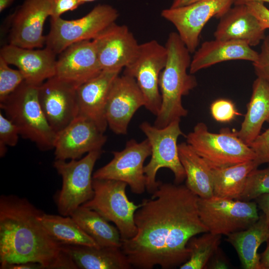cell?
I'll return each mask as SVG.
<instances>
[{
    "label": "cell",
    "instance_id": "cell-1",
    "mask_svg": "<svg viewBox=\"0 0 269 269\" xmlns=\"http://www.w3.org/2000/svg\"><path fill=\"white\" fill-rule=\"evenodd\" d=\"M199 197L185 185L160 183L134 214L137 233L122 240L121 249L133 268L180 267L189 258V240L208 230L198 212Z\"/></svg>",
    "mask_w": 269,
    "mask_h": 269
},
{
    "label": "cell",
    "instance_id": "cell-2",
    "mask_svg": "<svg viewBox=\"0 0 269 269\" xmlns=\"http://www.w3.org/2000/svg\"><path fill=\"white\" fill-rule=\"evenodd\" d=\"M42 212L25 198L0 196L1 269L9 264L28 262L39 264L44 269H77L39 221Z\"/></svg>",
    "mask_w": 269,
    "mask_h": 269
},
{
    "label": "cell",
    "instance_id": "cell-3",
    "mask_svg": "<svg viewBox=\"0 0 269 269\" xmlns=\"http://www.w3.org/2000/svg\"><path fill=\"white\" fill-rule=\"evenodd\" d=\"M165 46L167 60L159 80L161 105L154 124L159 128L187 115L182 98L197 85L196 77L187 72L192 59L191 53L177 32L169 34Z\"/></svg>",
    "mask_w": 269,
    "mask_h": 269
},
{
    "label": "cell",
    "instance_id": "cell-4",
    "mask_svg": "<svg viewBox=\"0 0 269 269\" xmlns=\"http://www.w3.org/2000/svg\"><path fill=\"white\" fill-rule=\"evenodd\" d=\"M38 86L24 81L13 93L0 102V107L5 116L17 127L23 138L34 142L40 150L48 151L54 149L56 133L41 109Z\"/></svg>",
    "mask_w": 269,
    "mask_h": 269
},
{
    "label": "cell",
    "instance_id": "cell-5",
    "mask_svg": "<svg viewBox=\"0 0 269 269\" xmlns=\"http://www.w3.org/2000/svg\"><path fill=\"white\" fill-rule=\"evenodd\" d=\"M185 137L186 142L212 169L255 159V153L239 138L237 132L227 128L221 129L219 133H213L205 123H198Z\"/></svg>",
    "mask_w": 269,
    "mask_h": 269
},
{
    "label": "cell",
    "instance_id": "cell-6",
    "mask_svg": "<svg viewBox=\"0 0 269 269\" xmlns=\"http://www.w3.org/2000/svg\"><path fill=\"white\" fill-rule=\"evenodd\" d=\"M180 122L179 120L173 121L161 128L147 122L142 123L139 126L151 147L150 160L144 167L146 189L151 194L160 183L156 181V175L161 168H168L173 172L176 184H179L186 178V173L179 159L177 143L179 136H185L180 129Z\"/></svg>",
    "mask_w": 269,
    "mask_h": 269
},
{
    "label": "cell",
    "instance_id": "cell-7",
    "mask_svg": "<svg viewBox=\"0 0 269 269\" xmlns=\"http://www.w3.org/2000/svg\"><path fill=\"white\" fill-rule=\"evenodd\" d=\"M119 16L118 10L113 6L99 4L80 18H51L50 30L46 36V47L58 55L73 43L94 39L115 23Z\"/></svg>",
    "mask_w": 269,
    "mask_h": 269
},
{
    "label": "cell",
    "instance_id": "cell-8",
    "mask_svg": "<svg viewBox=\"0 0 269 269\" xmlns=\"http://www.w3.org/2000/svg\"><path fill=\"white\" fill-rule=\"evenodd\" d=\"M101 154L102 150H95L82 158L68 162L55 160L53 166L62 181L61 189L56 199L61 215L71 216L79 207L93 198L92 172Z\"/></svg>",
    "mask_w": 269,
    "mask_h": 269
},
{
    "label": "cell",
    "instance_id": "cell-9",
    "mask_svg": "<svg viewBox=\"0 0 269 269\" xmlns=\"http://www.w3.org/2000/svg\"><path fill=\"white\" fill-rule=\"evenodd\" d=\"M128 184L110 179L93 178V198L82 205L99 213L113 222L119 230L121 240L134 237L137 233L134 214L140 204L135 205L126 194Z\"/></svg>",
    "mask_w": 269,
    "mask_h": 269
},
{
    "label": "cell",
    "instance_id": "cell-10",
    "mask_svg": "<svg viewBox=\"0 0 269 269\" xmlns=\"http://www.w3.org/2000/svg\"><path fill=\"white\" fill-rule=\"evenodd\" d=\"M200 218L213 234L228 236L247 229L259 218L256 202L230 199L213 196L199 197Z\"/></svg>",
    "mask_w": 269,
    "mask_h": 269
},
{
    "label": "cell",
    "instance_id": "cell-11",
    "mask_svg": "<svg viewBox=\"0 0 269 269\" xmlns=\"http://www.w3.org/2000/svg\"><path fill=\"white\" fill-rule=\"evenodd\" d=\"M167 57L165 46L152 40L140 44L136 56L124 68V74L135 79L144 98V107L156 116L161 105L159 77Z\"/></svg>",
    "mask_w": 269,
    "mask_h": 269
},
{
    "label": "cell",
    "instance_id": "cell-12",
    "mask_svg": "<svg viewBox=\"0 0 269 269\" xmlns=\"http://www.w3.org/2000/svg\"><path fill=\"white\" fill-rule=\"evenodd\" d=\"M234 4V0H201L194 3L162 10V17L171 22L191 53L198 46L201 32L213 17L220 18Z\"/></svg>",
    "mask_w": 269,
    "mask_h": 269
},
{
    "label": "cell",
    "instance_id": "cell-13",
    "mask_svg": "<svg viewBox=\"0 0 269 269\" xmlns=\"http://www.w3.org/2000/svg\"><path fill=\"white\" fill-rule=\"evenodd\" d=\"M151 153L147 138L140 142L131 139L124 149L112 152L113 159L97 170L93 178L121 181L126 183L133 193L142 194L146 189L144 162Z\"/></svg>",
    "mask_w": 269,
    "mask_h": 269
},
{
    "label": "cell",
    "instance_id": "cell-14",
    "mask_svg": "<svg viewBox=\"0 0 269 269\" xmlns=\"http://www.w3.org/2000/svg\"><path fill=\"white\" fill-rule=\"evenodd\" d=\"M53 0H25L9 16V44L26 48L45 45L44 22L50 17Z\"/></svg>",
    "mask_w": 269,
    "mask_h": 269
},
{
    "label": "cell",
    "instance_id": "cell-15",
    "mask_svg": "<svg viewBox=\"0 0 269 269\" xmlns=\"http://www.w3.org/2000/svg\"><path fill=\"white\" fill-rule=\"evenodd\" d=\"M77 88L56 76L48 79L38 87L41 109L56 134L79 115Z\"/></svg>",
    "mask_w": 269,
    "mask_h": 269
},
{
    "label": "cell",
    "instance_id": "cell-16",
    "mask_svg": "<svg viewBox=\"0 0 269 269\" xmlns=\"http://www.w3.org/2000/svg\"><path fill=\"white\" fill-rule=\"evenodd\" d=\"M107 137L87 118L78 115L56 134L55 160L79 159L85 153L102 150Z\"/></svg>",
    "mask_w": 269,
    "mask_h": 269
},
{
    "label": "cell",
    "instance_id": "cell-17",
    "mask_svg": "<svg viewBox=\"0 0 269 269\" xmlns=\"http://www.w3.org/2000/svg\"><path fill=\"white\" fill-rule=\"evenodd\" d=\"M142 106L144 98L135 79L119 75L112 83L106 105L108 126L117 134H126L133 116Z\"/></svg>",
    "mask_w": 269,
    "mask_h": 269
},
{
    "label": "cell",
    "instance_id": "cell-18",
    "mask_svg": "<svg viewBox=\"0 0 269 269\" xmlns=\"http://www.w3.org/2000/svg\"><path fill=\"white\" fill-rule=\"evenodd\" d=\"M93 41L100 67L108 71H121L134 59L140 44L126 25L116 22Z\"/></svg>",
    "mask_w": 269,
    "mask_h": 269
},
{
    "label": "cell",
    "instance_id": "cell-19",
    "mask_svg": "<svg viewBox=\"0 0 269 269\" xmlns=\"http://www.w3.org/2000/svg\"><path fill=\"white\" fill-rule=\"evenodd\" d=\"M58 55L55 76L77 88L102 71L93 40L73 43Z\"/></svg>",
    "mask_w": 269,
    "mask_h": 269
},
{
    "label": "cell",
    "instance_id": "cell-20",
    "mask_svg": "<svg viewBox=\"0 0 269 269\" xmlns=\"http://www.w3.org/2000/svg\"><path fill=\"white\" fill-rule=\"evenodd\" d=\"M56 56L46 47L35 49L9 44L3 46L0 50V57L7 64L17 67L25 82L38 86L55 76Z\"/></svg>",
    "mask_w": 269,
    "mask_h": 269
},
{
    "label": "cell",
    "instance_id": "cell-21",
    "mask_svg": "<svg viewBox=\"0 0 269 269\" xmlns=\"http://www.w3.org/2000/svg\"><path fill=\"white\" fill-rule=\"evenodd\" d=\"M120 72L102 70L76 90L79 115L92 121L103 133L108 127L106 108L109 92Z\"/></svg>",
    "mask_w": 269,
    "mask_h": 269
},
{
    "label": "cell",
    "instance_id": "cell-22",
    "mask_svg": "<svg viewBox=\"0 0 269 269\" xmlns=\"http://www.w3.org/2000/svg\"><path fill=\"white\" fill-rule=\"evenodd\" d=\"M265 31L246 4H234L220 18L214 36L220 40L242 41L252 47L263 41Z\"/></svg>",
    "mask_w": 269,
    "mask_h": 269
},
{
    "label": "cell",
    "instance_id": "cell-23",
    "mask_svg": "<svg viewBox=\"0 0 269 269\" xmlns=\"http://www.w3.org/2000/svg\"><path fill=\"white\" fill-rule=\"evenodd\" d=\"M259 53L248 44L234 40L215 39L204 42L191 59L189 73L194 74L201 69L222 62L241 60L254 62Z\"/></svg>",
    "mask_w": 269,
    "mask_h": 269
},
{
    "label": "cell",
    "instance_id": "cell-24",
    "mask_svg": "<svg viewBox=\"0 0 269 269\" xmlns=\"http://www.w3.org/2000/svg\"><path fill=\"white\" fill-rule=\"evenodd\" d=\"M77 269H130L133 267L120 247L61 245Z\"/></svg>",
    "mask_w": 269,
    "mask_h": 269
},
{
    "label": "cell",
    "instance_id": "cell-25",
    "mask_svg": "<svg viewBox=\"0 0 269 269\" xmlns=\"http://www.w3.org/2000/svg\"><path fill=\"white\" fill-rule=\"evenodd\" d=\"M227 236L226 241L236 250L243 269H261L258 250L269 238V225L263 213L247 229Z\"/></svg>",
    "mask_w": 269,
    "mask_h": 269
},
{
    "label": "cell",
    "instance_id": "cell-26",
    "mask_svg": "<svg viewBox=\"0 0 269 269\" xmlns=\"http://www.w3.org/2000/svg\"><path fill=\"white\" fill-rule=\"evenodd\" d=\"M265 122L269 123V83L257 77L253 84L244 121L237 131L238 136L249 146L260 134Z\"/></svg>",
    "mask_w": 269,
    "mask_h": 269
},
{
    "label": "cell",
    "instance_id": "cell-27",
    "mask_svg": "<svg viewBox=\"0 0 269 269\" xmlns=\"http://www.w3.org/2000/svg\"><path fill=\"white\" fill-rule=\"evenodd\" d=\"M179 157L186 173V187L200 198L213 196L212 168L187 142L178 144Z\"/></svg>",
    "mask_w": 269,
    "mask_h": 269
},
{
    "label": "cell",
    "instance_id": "cell-28",
    "mask_svg": "<svg viewBox=\"0 0 269 269\" xmlns=\"http://www.w3.org/2000/svg\"><path fill=\"white\" fill-rule=\"evenodd\" d=\"M70 216L100 247L121 248L122 240L118 228L96 211L81 206Z\"/></svg>",
    "mask_w": 269,
    "mask_h": 269
},
{
    "label": "cell",
    "instance_id": "cell-29",
    "mask_svg": "<svg viewBox=\"0 0 269 269\" xmlns=\"http://www.w3.org/2000/svg\"><path fill=\"white\" fill-rule=\"evenodd\" d=\"M38 219L51 237L61 245L100 247L70 216L42 212Z\"/></svg>",
    "mask_w": 269,
    "mask_h": 269
},
{
    "label": "cell",
    "instance_id": "cell-30",
    "mask_svg": "<svg viewBox=\"0 0 269 269\" xmlns=\"http://www.w3.org/2000/svg\"><path fill=\"white\" fill-rule=\"evenodd\" d=\"M254 160L233 166L212 169L213 196L239 200L250 173L257 168Z\"/></svg>",
    "mask_w": 269,
    "mask_h": 269
},
{
    "label": "cell",
    "instance_id": "cell-31",
    "mask_svg": "<svg viewBox=\"0 0 269 269\" xmlns=\"http://www.w3.org/2000/svg\"><path fill=\"white\" fill-rule=\"evenodd\" d=\"M221 237L208 232L200 236L192 237L187 243L189 258L179 269H206L210 260L219 248Z\"/></svg>",
    "mask_w": 269,
    "mask_h": 269
},
{
    "label": "cell",
    "instance_id": "cell-32",
    "mask_svg": "<svg viewBox=\"0 0 269 269\" xmlns=\"http://www.w3.org/2000/svg\"><path fill=\"white\" fill-rule=\"evenodd\" d=\"M269 193V166L253 170L249 174L245 189L239 200L249 201Z\"/></svg>",
    "mask_w": 269,
    "mask_h": 269
},
{
    "label": "cell",
    "instance_id": "cell-33",
    "mask_svg": "<svg viewBox=\"0 0 269 269\" xmlns=\"http://www.w3.org/2000/svg\"><path fill=\"white\" fill-rule=\"evenodd\" d=\"M8 65L0 57V102L5 100L25 81L18 69H13Z\"/></svg>",
    "mask_w": 269,
    "mask_h": 269
},
{
    "label": "cell",
    "instance_id": "cell-34",
    "mask_svg": "<svg viewBox=\"0 0 269 269\" xmlns=\"http://www.w3.org/2000/svg\"><path fill=\"white\" fill-rule=\"evenodd\" d=\"M20 135L17 127L8 118L0 113V156L2 157L7 151V147L15 146Z\"/></svg>",
    "mask_w": 269,
    "mask_h": 269
},
{
    "label": "cell",
    "instance_id": "cell-35",
    "mask_svg": "<svg viewBox=\"0 0 269 269\" xmlns=\"http://www.w3.org/2000/svg\"><path fill=\"white\" fill-rule=\"evenodd\" d=\"M210 113L213 118L218 122L230 123L238 116H241L231 100L220 98L215 100L210 105Z\"/></svg>",
    "mask_w": 269,
    "mask_h": 269
},
{
    "label": "cell",
    "instance_id": "cell-36",
    "mask_svg": "<svg viewBox=\"0 0 269 269\" xmlns=\"http://www.w3.org/2000/svg\"><path fill=\"white\" fill-rule=\"evenodd\" d=\"M249 146L255 154L254 161L257 167L263 164L269 163V127L258 135Z\"/></svg>",
    "mask_w": 269,
    "mask_h": 269
},
{
    "label": "cell",
    "instance_id": "cell-37",
    "mask_svg": "<svg viewBox=\"0 0 269 269\" xmlns=\"http://www.w3.org/2000/svg\"><path fill=\"white\" fill-rule=\"evenodd\" d=\"M252 63L257 77L269 83V35L263 40L258 59Z\"/></svg>",
    "mask_w": 269,
    "mask_h": 269
},
{
    "label": "cell",
    "instance_id": "cell-38",
    "mask_svg": "<svg viewBox=\"0 0 269 269\" xmlns=\"http://www.w3.org/2000/svg\"><path fill=\"white\" fill-rule=\"evenodd\" d=\"M249 10L257 17L263 27L269 29V9L265 3L259 1H251L246 3Z\"/></svg>",
    "mask_w": 269,
    "mask_h": 269
},
{
    "label": "cell",
    "instance_id": "cell-39",
    "mask_svg": "<svg viewBox=\"0 0 269 269\" xmlns=\"http://www.w3.org/2000/svg\"><path fill=\"white\" fill-rule=\"evenodd\" d=\"M81 5L79 0H53L50 18L60 17L63 13L73 11Z\"/></svg>",
    "mask_w": 269,
    "mask_h": 269
},
{
    "label": "cell",
    "instance_id": "cell-40",
    "mask_svg": "<svg viewBox=\"0 0 269 269\" xmlns=\"http://www.w3.org/2000/svg\"><path fill=\"white\" fill-rule=\"evenodd\" d=\"M229 262L223 252L219 249L215 253L207 264V269H228Z\"/></svg>",
    "mask_w": 269,
    "mask_h": 269
},
{
    "label": "cell",
    "instance_id": "cell-41",
    "mask_svg": "<svg viewBox=\"0 0 269 269\" xmlns=\"http://www.w3.org/2000/svg\"><path fill=\"white\" fill-rule=\"evenodd\" d=\"M256 203L265 215L266 220L269 225V193L262 195L257 198Z\"/></svg>",
    "mask_w": 269,
    "mask_h": 269
},
{
    "label": "cell",
    "instance_id": "cell-42",
    "mask_svg": "<svg viewBox=\"0 0 269 269\" xmlns=\"http://www.w3.org/2000/svg\"><path fill=\"white\" fill-rule=\"evenodd\" d=\"M39 264L36 263H22L9 264L5 266L3 269H43Z\"/></svg>",
    "mask_w": 269,
    "mask_h": 269
},
{
    "label": "cell",
    "instance_id": "cell-43",
    "mask_svg": "<svg viewBox=\"0 0 269 269\" xmlns=\"http://www.w3.org/2000/svg\"><path fill=\"white\" fill-rule=\"evenodd\" d=\"M266 242V248L265 251L260 254L261 269H269V238Z\"/></svg>",
    "mask_w": 269,
    "mask_h": 269
},
{
    "label": "cell",
    "instance_id": "cell-44",
    "mask_svg": "<svg viewBox=\"0 0 269 269\" xmlns=\"http://www.w3.org/2000/svg\"><path fill=\"white\" fill-rule=\"evenodd\" d=\"M201 0H173L170 7L177 8L186 6Z\"/></svg>",
    "mask_w": 269,
    "mask_h": 269
},
{
    "label": "cell",
    "instance_id": "cell-45",
    "mask_svg": "<svg viewBox=\"0 0 269 269\" xmlns=\"http://www.w3.org/2000/svg\"><path fill=\"white\" fill-rule=\"evenodd\" d=\"M14 1V0H0V12H2L10 6Z\"/></svg>",
    "mask_w": 269,
    "mask_h": 269
},
{
    "label": "cell",
    "instance_id": "cell-46",
    "mask_svg": "<svg viewBox=\"0 0 269 269\" xmlns=\"http://www.w3.org/2000/svg\"><path fill=\"white\" fill-rule=\"evenodd\" d=\"M251 1H259L263 3H269V0H234L233 4H246Z\"/></svg>",
    "mask_w": 269,
    "mask_h": 269
},
{
    "label": "cell",
    "instance_id": "cell-47",
    "mask_svg": "<svg viewBox=\"0 0 269 269\" xmlns=\"http://www.w3.org/2000/svg\"><path fill=\"white\" fill-rule=\"evenodd\" d=\"M97 0H79L81 4L87 2H90Z\"/></svg>",
    "mask_w": 269,
    "mask_h": 269
}]
</instances>
